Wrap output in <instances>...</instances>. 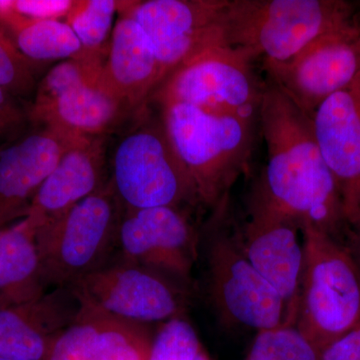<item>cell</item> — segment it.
I'll return each mask as SVG.
<instances>
[{
  "instance_id": "12",
  "label": "cell",
  "mask_w": 360,
  "mask_h": 360,
  "mask_svg": "<svg viewBox=\"0 0 360 360\" xmlns=\"http://www.w3.org/2000/svg\"><path fill=\"white\" fill-rule=\"evenodd\" d=\"M116 241L124 259L184 281L198 257L195 229L180 208L169 206L127 210Z\"/></svg>"
},
{
  "instance_id": "13",
  "label": "cell",
  "mask_w": 360,
  "mask_h": 360,
  "mask_svg": "<svg viewBox=\"0 0 360 360\" xmlns=\"http://www.w3.org/2000/svg\"><path fill=\"white\" fill-rule=\"evenodd\" d=\"M312 130L330 170L350 229L360 219V77L326 98L310 116Z\"/></svg>"
},
{
  "instance_id": "11",
  "label": "cell",
  "mask_w": 360,
  "mask_h": 360,
  "mask_svg": "<svg viewBox=\"0 0 360 360\" xmlns=\"http://www.w3.org/2000/svg\"><path fill=\"white\" fill-rule=\"evenodd\" d=\"M79 302L144 324L179 317L181 295L155 270L124 259L103 264L71 285Z\"/></svg>"
},
{
  "instance_id": "6",
  "label": "cell",
  "mask_w": 360,
  "mask_h": 360,
  "mask_svg": "<svg viewBox=\"0 0 360 360\" xmlns=\"http://www.w3.org/2000/svg\"><path fill=\"white\" fill-rule=\"evenodd\" d=\"M120 200L111 182L37 231L45 285L70 288L103 266L117 239Z\"/></svg>"
},
{
  "instance_id": "29",
  "label": "cell",
  "mask_w": 360,
  "mask_h": 360,
  "mask_svg": "<svg viewBox=\"0 0 360 360\" xmlns=\"http://www.w3.org/2000/svg\"><path fill=\"white\" fill-rule=\"evenodd\" d=\"M27 118V110H22L14 96L0 86V139L14 131Z\"/></svg>"
},
{
  "instance_id": "1",
  "label": "cell",
  "mask_w": 360,
  "mask_h": 360,
  "mask_svg": "<svg viewBox=\"0 0 360 360\" xmlns=\"http://www.w3.org/2000/svg\"><path fill=\"white\" fill-rule=\"evenodd\" d=\"M258 116L267 149L255 198L302 229L311 226L340 241L350 229L335 177L317 146L310 116L278 87L266 85Z\"/></svg>"
},
{
  "instance_id": "18",
  "label": "cell",
  "mask_w": 360,
  "mask_h": 360,
  "mask_svg": "<svg viewBox=\"0 0 360 360\" xmlns=\"http://www.w3.org/2000/svg\"><path fill=\"white\" fill-rule=\"evenodd\" d=\"M79 303L47 360H148L153 338L143 324Z\"/></svg>"
},
{
  "instance_id": "9",
  "label": "cell",
  "mask_w": 360,
  "mask_h": 360,
  "mask_svg": "<svg viewBox=\"0 0 360 360\" xmlns=\"http://www.w3.org/2000/svg\"><path fill=\"white\" fill-rule=\"evenodd\" d=\"M227 0L120 1L118 13L136 21L150 41L162 80L194 54L224 44L221 18Z\"/></svg>"
},
{
  "instance_id": "16",
  "label": "cell",
  "mask_w": 360,
  "mask_h": 360,
  "mask_svg": "<svg viewBox=\"0 0 360 360\" xmlns=\"http://www.w3.org/2000/svg\"><path fill=\"white\" fill-rule=\"evenodd\" d=\"M298 229L293 220L253 196L241 245L252 266L286 304L300 293L302 283L304 251Z\"/></svg>"
},
{
  "instance_id": "19",
  "label": "cell",
  "mask_w": 360,
  "mask_h": 360,
  "mask_svg": "<svg viewBox=\"0 0 360 360\" xmlns=\"http://www.w3.org/2000/svg\"><path fill=\"white\" fill-rule=\"evenodd\" d=\"M104 84L125 110L141 115L162 82L150 41L139 23L120 14L111 33L103 68Z\"/></svg>"
},
{
  "instance_id": "31",
  "label": "cell",
  "mask_w": 360,
  "mask_h": 360,
  "mask_svg": "<svg viewBox=\"0 0 360 360\" xmlns=\"http://www.w3.org/2000/svg\"><path fill=\"white\" fill-rule=\"evenodd\" d=\"M0 360H18V359H4V357H0Z\"/></svg>"
},
{
  "instance_id": "26",
  "label": "cell",
  "mask_w": 360,
  "mask_h": 360,
  "mask_svg": "<svg viewBox=\"0 0 360 360\" xmlns=\"http://www.w3.org/2000/svg\"><path fill=\"white\" fill-rule=\"evenodd\" d=\"M39 63L26 58L0 26V86L13 96L30 94Z\"/></svg>"
},
{
  "instance_id": "24",
  "label": "cell",
  "mask_w": 360,
  "mask_h": 360,
  "mask_svg": "<svg viewBox=\"0 0 360 360\" xmlns=\"http://www.w3.org/2000/svg\"><path fill=\"white\" fill-rule=\"evenodd\" d=\"M248 360H321V354L290 326L258 331Z\"/></svg>"
},
{
  "instance_id": "30",
  "label": "cell",
  "mask_w": 360,
  "mask_h": 360,
  "mask_svg": "<svg viewBox=\"0 0 360 360\" xmlns=\"http://www.w3.org/2000/svg\"><path fill=\"white\" fill-rule=\"evenodd\" d=\"M352 231H354L355 253H356L357 262H359L360 266V219Z\"/></svg>"
},
{
  "instance_id": "4",
  "label": "cell",
  "mask_w": 360,
  "mask_h": 360,
  "mask_svg": "<svg viewBox=\"0 0 360 360\" xmlns=\"http://www.w3.org/2000/svg\"><path fill=\"white\" fill-rule=\"evenodd\" d=\"M300 229L304 264L296 328L321 354L360 324V266L335 238Z\"/></svg>"
},
{
  "instance_id": "17",
  "label": "cell",
  "mask_w": 360,
  "mask_h": 360,
  "mask_svg": "<svg viewBox=\"0 0 360 360\" xmlns=\"http://www.w3.org/2000/svg\"><path fill=\"white\" fill-rule=\"evenodd\" d=\"M80 303L70 288L0 309V357L47 360L59 336L75 321Z\"/></svg>"
},
{
  "instance_id": "20",
  "label": "cell",
  "mask_w": 360,
  "mask_h": 360,
  "mask_svg": "<svg viewBox=\"0 0 360 360\" xmlns=\"http://www.w3.org/2000/svg\"><path fill=\"white\" fill-rule=\"evenodd\" d=\"M103 137H80L68 146L33 198L25 219L39 229L103 186Z\"/></svg>"
},
{
  "instance_id": "28",
  "label": "cell",
  "mask_w": 360,
  "mask_h": 360,
  "mask_svg": "<svg viewBox=\"0 0 360 360\" xmlns=\"http://www.w3.org/2000/svg\"><path fill=\"white\" fill-rule=\"evenodd\" d=\"M321 360H360V324L324 348Z\"/></svg>"
},
{
  "instance_id": "27",
  "label": "cell",
  "mask_w": 360,
  "mask_h": 360,
  "mask_svg": "<svg viewBox=\"0 0 360 360\" xmlns=\"http://www.w3.org/2000/svg\"><path fill=\"white\" fill-rule=\"evenodd\" d=\"M73 0H13V8L27 18L60 20L68 16Z\"/></svg>"
},
{
  "instance_id": "7",
  "label": "cell",
  "mask_w": 360,
  "mask_h": 360,
  "mask_svg": "<svg viewBox=\"0 0 360 360\" xmlns=\"http://www.w3.org/2000/svg\"><path fill=\"white\" fill-rule=\"evenodd\" d=\"M253 61L245 52L225 44L207 47L168 73L149 103H184L255 120L264 87L255 77Z\"/></svg>"
},
{
  "instance_id": "21",
  "label": "cell",
  "mask_w": 360,
  "mask_h": 360,
  "mask_svg": "<svg viewBox=\"0 0 360 360\" xmlns=\"http://www.w3.org/2000/svg\"><path fill=\"white\" fill-rule=\"evenodd\" d=\"M37 229L25 219L0 231V309L45 293Z\"/></svg>"
},
{
  "instance_id": "25",
  "label": "cell",
  "mask_w": 360,
  "mask_h": 360,
  "mask_svg": "<svg viewBox=\"0 0 360 360\" xmlns=\"http://www.w3.org/2000/svg\"><path fill=\"white\" fill-rule=\"evenodd\" d=\"M203 352L193 326L179 316L161 326L151 341L148 360H196Z\"/></svg>"
},
{
  "instance_id": "15",
  "label": "cell",
  "mask_w": 360,
  "mask_h": 360,
  "mask_svg": "<svg viewBox=\"0 0 360 360\" xmlns=\"http://www.w3.org/2000/svg\"><path fill=\"white\" fill-rule=\"evenodd\" d=\"M77 139L42 127L0 149V231L25 219L40 187Z\"/></svg>"
},
{
  "instance_id": "10",
  "label": "cell",
  "mask_w": 360,
  "mask_h": 360,
  "mask_svg": "<svg viewBox=\"0 0 360 360\" xmlns=\"http://www.w3.org/2000/svg\"><path fill=\"white\" fill-rule=\"evenodd\" d=\"M270 82L311 116L317 106L360 77V25L328 33L286 63H264Z\"/></svg>"
},
{
  "instance_id": "5",
  "label": "cell",
  "mask_w": 360,
  "mask_h": 360,
  "mask_svg": "<svg viewBox=\"0 0 360 360\" xmlns=\"http://www.w3.org/2000/svg\"><path fill=\"white\" fill-rule=\"evenodd\" d=\"M139 124L116 146L110 180L127 210L180 208L200 202L188 170L168 137L161 115L141 112Z\"/></svg>"
},
{
  "instance_id": "2",
  "label": "cell",
  "mask_w": 360,
  "mask_h": 360,
  "mask_svg": "<svg viewBox=\"0 0 360 360\" xmlns=\"http://www.w3.org/2000/svg\"><path fill=\"white\" fill-rule=\"evenodd\" d=\"M341 0H227L222 39L253 60L286 63L315 39L355 25Z\"/></svg>"
},
{
  "instance_id": "14",
  "label": "cell",
  "mask_w": 360,
  "mask_h": 360,
  "mask_svg": "<svg viewBox=\"0 0 360 360\" xmlns=\"http://www.w3.org/2000/svg\"><path fill=\"white\" fill-rule=\"evenodd\" d=\"M125 112L104 84L103 70L37 91L27 108L28 120L73 137L101 136Z\"/></svg>"
},
{
  "instance_id": "3",
  "label": "cell",
  "mask_w": 360,
  "mask_h": 360,
  "mask_svg": "<svg viewBox=\"0 0 360 360\" xmlns=\"http://www.w3.org/2000/svg\"><path fill=\"white\" fill-rule=\"evenodd\" d=\"M158 108L200 202L215 207L227 198L232 184L248 167L255 120L210 112L184 103Z\"/></svg>"
},
{
  "instance_id": "8",
  "label": "cell",
  "mask_w": 360,
  "mask_h": 360,
  "mask_svg": "<svg viewBox=\"0 0 360 360\" xmlns=\"http://www.w3.org/2000/svg\"><path fill=\"white\" fill-rule=\"evenodd\" d=\"M207 262L210 290L225 317L258 331L283 326L286 302L246 257L241 240L210 221Z\"/></svg>"
},
{
  "instance_id": "23",
  "label": "cell",
  "mask_w": 360,
  "mask_h": 360,
  "mask_svg": "<svg viewBox=\"0 0 360 360\" xmlns=\"http://www.w3.org/2000/svg\"><path fill=\"white\" fill-rule=\"evenodd\" d=\"M120 1L115 0H73L65 22L77 35L84 52L106 56L113 18Z\"/></svg>"
},
{
  "instance_id": "22",
  "label": "cell",
  "mask_w": 360,
  "mask_h": 360,
  "mask_svg": "<svg viewBox=\"0 0 360 360\" xmlns=\"http://www.w3.org/2000/svg\"><path fill=\"white\" fill-rule=\"evenodd\" d=\"M0 26L34 63L77 58L84 52L65 21L27 18L13 8V0H0Z\"/></svg>"
}]
</instances>
